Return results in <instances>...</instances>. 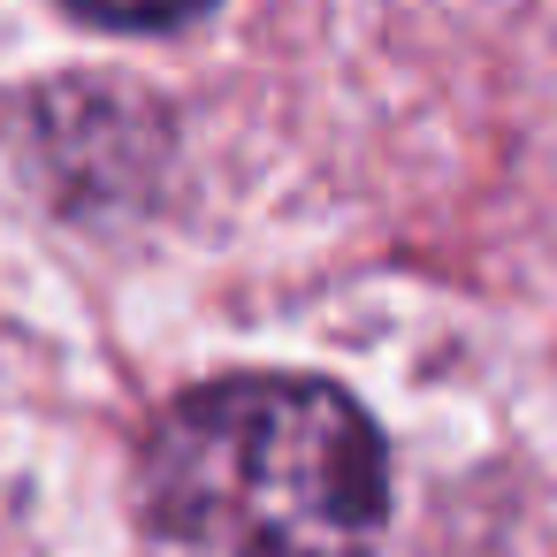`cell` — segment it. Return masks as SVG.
<instances>
[{
    "label": "cell",
    "mask_w": 557,
    "mask_h": 557,
    "mask_svg": "<svg viewBox=\"0 0 557 557\" xmlns=\"http://www.w3.org/2000/svg\"><path fill=\"white\" fill-rule=\"evenodd\" d=\"M389 511L374 420L313 374H222L146 443L161 557H367Z\"/></svg>",
    "instance_id": "1"
}]
</instances>
